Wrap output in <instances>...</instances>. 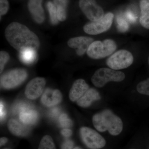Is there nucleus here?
<instances>
[{
  "label": "nucleus",
  "instance_id": "nucleus-1",
  "mask_svg": "<svg viewBox=\"0 0 149 149\" xmlns=\"http://www.w3.org/2000/svg\"><path fill=\"white\" fill-rule=\"evenodd\" d=\"M5 35L9 44L19 52L27 49L37 51L40 45L39 38L25 25L13 22L6 28Z\"/></svg>",
  "mask_w": 149,
  "mask_h": 149
},
{
  "label": "nucleus",
  "instance_id": "nucleus-2",
  "mask_svg": "<svg viewBox=\"0 0 149 149\" xmlns=\"http://www.w3.org/2000/svg\"><path fill=\"white\" fill-rule=\"evenodd\" d=\"M92 121L94 127L99 132L108 131L112 136L119 135L123 129L122 119L110 109H104L94 115Z\"/></svg>",
  "mask_w": 149,
  "mask_h": 149
},
{
  "label": "nucleus",
  "instance_id": "nucleus-3",
  "mask_svg": "<svg viewBox=\"0 0 149 149\" xmlns=\"http://www.w3.org/2000/svg\"><path fill=\"white\" fill-rule=\"evenodd\" d=\"M125 77V73L122 71L102 68L95 72L91 78V81L97 88H102L109 82H122Z\"/></svg>",
  "mask_w": 149,
  "mask_h": 149
},
{
  "label": "nucleus",
  "instance_id": "nucleus-4",
  "mask_svg": "<svg viewBox=\"0 0 149 149\" xmlns=\"http://www.w3.org/2000/svg\"><path fill=\"white\" fill-rule=\"evenodd\" d=\"M117 49V45L113 40L107 39L103 41H94L89 46L87 54L94 59H100L108 56Z\"/></svg>",
  "mask_w": 149,
  "mask_h": 149
},
{
  "label": "nucleus",
  "instance_id": "nucleus-5",
  "mask_svg": "<svg viewBox=\"0 0 149 149\" xmlns=\"http://www.w3.org/2000/svg\"><path fill=\"white\" fill-rule=\"evenodd\" d=\"M27 77L26 70L16 68L8 71L1 76V86L5 89H13L21 85Z\"/></svg>",
  "mask_w": 149,
  "mask_h": 149
},
{
  "label": "nucleus",
  "instance_id": "nucleus-6",
  "mask_svg": "<svg viewBox=\"0 0 149 149\" xmlns=\"http://www.w3.org/2000/svg\"><path fill=\"white\" fill-rule=\"evenodd\" d=\"M134 58L132 54L126 50H120L113 54L107 59V66L115 70H120L129 67L133 64Z\"/></svg>",
  "mask_w": 149,
  "mask_h": 149
},
{
  "label": "nucleus",
  "instance_id": "nucleus-7",
  "mask_svg": "<svg viewBox=\"0 0 149 149\" xmlns=\"http://www.w3.org/2000/svg\"><path fill=\"white\" fill-rule=\"evenodd\" d=\"M80 134L83 143L89 149L102 148L106 144L105 140L100 133L89 127H81Z\"/></svg>",
  "mask_w": 149,
  "mask_h": 149
},
{
  "label": "nucleus",
  "instance_id": "nucleus-8",
  "mask_svg": "<svg viewBox=\"0 0 149 149\" xmlns=\"http://www.w3.org/2000/svg\"><path fill=\"white\" fill-rule=\"evenodd\" d=\"M113 17V14L108 13L100 20L85 24L83 30L85 33L90 35H97L106 32L111 27Z\"/></svg>",
  "mask_w": 149,
  "mask_h": 149
},
{
  "label": "nucleus",
  "instance_id": "nucleus-9",
  "mask_svg": "<svg viewBox=\"0 0 149 149\" xmlns=\"http://www.w3.org/2000/svg\"><path fill=\"white\" fill-rule=\"evenodd\" d=\"M79 5L83 13L91 22H96L104 15L102 8L95 0H79Z\"/></svg>",
  "mask_w": 149,
  "mask_h": 149
},
{
  "label": "nucleus",
  "instance_id": "nucleus-10",
  "mask_svg": "<svg viewBox=\"0 0 149 149\" xmlns=\"http://www.w3.org/2000/svg\"><path fill=\"white\" fill-rule=\"evenodd\" d=\"M46 80L42 77H35L27 84L24 94L29 100H35L40 97L44 92Z\"/></svg>",
  "mask_w": 149,
  "mask_h": 149
},
{
  "label": "nucleus",
  "instance_id": "nucleus-11",
  "mask_svg": "<svg viewBox=\"0 0 149 149\" xmlns=\"http://www.w3.org/2000/svg\"><path fill=\"white\" fill-rule=\"evenodd\" d=\"M91 37L80 36L71 38L68 42V47L76 49L77 55L82 56L87 52L89 46L94 42Z\"/></svg>",
  "mask_w": 149,
  "mask_h": 149
},
{
  "label": "nucleus",
  "instance_id": "nucleus-12",
  "mask_svg": "<svg viewBox=\"0 0 149 149\" xmlns=\"http://www.w3.org/2000/svg\"><path fill=\"white\" fill-rule=\"evenodd\" d=\"M62 100V95L58 90L47 88L44 91L41 101L43 105L47 107H52L60 103Z\"/></svg>",
  "mask_w": 149,
  "mask_h": 149
},
{
  "label": "nucleus",
  "instance_id": "nucleus-13",
  "mask_svg": "<svg viewBox=\"0 0 149 149\" xmlns=\"http://www.w3.org/2000/svg\"><path fill=\"white\" fill-rule=\"evenodd\" d=\"M90 88L89 85L83 79L75 80L69 91L70 100L72 102H77Z\"/></svg>",
  "mask_w": 149,
  "mask_h": 149
},
{
  "label": "nucleus",
  "instance_id": "nucleus-14",
  "mask_svg": "<svg viewBox=\"0 0 149 149\" xmlns=\"http://www.w3.org/2000/svg\"><path fill=\"white\" fill-rule=\"evenodd\" d=\"M42 0H29L28 8L36 22L41 24L45 19V12L42 6Z\"/></svg>",
  "mask_w": 149,
  "mask_h": 149
},
{
  "label": "nucleus",
  "instance_id": "nucleus-15",
  "mask_svg": "<svg viewBox=\"0 0 149 149\" xmlns=\"http://www.w3.org/2000/svg\"><path fill=\"white\" fill-rule=\"evenodd\" d=\"M101 98L98 91L95 88H90L76 102L78 106L88 108L91 106L94 102L100 100Z\"/></svg>",
  "mask_w": 149,
  "mask_h": 149
},
{
  "label": "nucleus",
  "instance_id": "nucleus-16",
  "mask_svg": "<svg viewBox=\"0 0 149 149\" xmlns=\"http://www.w3.org/2000/svg\"><path fill=\"white\" fill-rule=\"evenodd\" d=\"M8 128L15 136H24L28 133V129L15 119H11L8 123Z\"/></svg>",
  "mask_w": 149,
  "mask_h": 149
},
{
  "label": "nucleus",
  "instance_id": "nucleus-17",
  "mask_svg": "<svg viewBox=\"0 0 149 149\" xmlns=\"http://www.w3.org/2000/svg\"><path fill=\"white\" fill-rule=\"evenodd\" d=\"M140 23L144 28L149 29V0H141L140 2Z\"/></svg>",
  "mask_w": 149,
  "mask_h": 149
},
{
  "label": "nucleus",
  "instance_id": "nucleus-18",
  "mask_svg": "<svg viewBox=\"0 0 149 149\" xmlns=\"http://www.w3.org/2000/svg\"><path fill=\"white\" fill-rule=\"evenodd\" d=\"M19 118L22 123L26 125L34 124L38 119V114L31 110L24 109L19 114Z\"/></svg>",
  "mask_w": 149,
  "mask_h": 149
},
{
  "label": "nucleus",
  "instance_id": "nucleus-19",
  "mask_svg": "<svg viewBox=\"0 0 149 149\" xmlns=\"http://www.w3.org/2000/svg\"><path fill=\"white\" fill-rule=\"evenodd\" d=\"M59 21L63 22L66 19V8L68 0H54Z\"/></svg>",
  "mask_w": 149,
  "mask_h": 149
},
{
  "label": "nucleus",
  "instance_id": "nucleus-20",
  "mask_svg": "<svg viewBox=\"0 0 149 149\" xmlns=\"http://www.w3.org/2000/svg\"><path fill=\"white\" fill-rule=\"evenodd\" d=\"M37 51L32 49H27L19 52L20 61L25 64H31L35 61L37 58Z\"/></svg>",
  "mask_w": 149,
  "mask_h": 149
},
{
  "label": "nucleus",
  "instance_id": "nucleus-21",
  "mask_svg": "<svg viewBox=\"0 0 149 149\" xmlns=\"http://www.w3.org/2000/svg\"><path fill=\"white\" fill-rule=\"evenodd\" d=\"M38 149H56L52 138L49 135H46L42 138Z\"/></svg>",
  "mask_w": 149,
  "mask_h": 149
},
{
  "label": "nucleus",
  "instance_id": "nucleus-22",
  "mask_svg": "<svg viewBox=\"0 0 149 149\" xmlns=\"http://www.w3.org/2000/svg\"><path fill=\"white\" fill-rule=\"evenodd\" d=\"M47 7L49 13L50 18L52 24H56L58 23L56 9L54 3L49 1L47 3Z\"/></svg>",
  "mask_w": 149,
  "mask_h": 149
},
{
  "label": "nucleus",
  "instance_id": "nucleus-23",
  "mask_svg": "<svg viewBox=\"0 0 149 149\" xmlns=\"http://www.w3.org/2000/svg\"><path fill=\"white\" fill-rule=\"evenodd\" d=\"M136 90L141 95L149 96V78L138 83L136 86Z\"/></svg>",
  "mask_w": 149,
  "mask_h": 149
},
{
  "label": "nucleus",
  "instance_id": "nucleus-24",
  "mask_svg": "<svg viewBox=\"0 0 149 149\" xmlns=\"http://www.w3.org/2000/svg\"><path fill=\"white\" fill-rule=\"evenodd\" d=\"M117 27L118 30L120 32H126L129 28V25L128 22L121 17H117L116 18Z\"/></svg>",
  "mask_w": 149,
  "mask_h": 149
},
{
  "label": "nucleus",
  "instance_id": "nucleus-25",
  "mask_svg": "<svg viewBox=\"0 0 149 149\" xmlns=\"http://www.w3.org/2000/svg\"><path fill=\"white\" fill-rule=\"evenodd\" d=\"M10 56L8 53L5 51H1L0 52V72L2 73L5 65L9 59Z\"/></svg>",
  "mask_w": 149,
  "mask_h": 149
},
{
  "label": "nucleus",
  "instance_id": "nucleus-26",
  "mask_svg": "<svg viewBox=\"0 0 149 149\" xmlns=\"http://www.w3.org/2000/svg\"><path fill=\"white\" fill-rule=\"evenodd\" d=\"M59 121L62 127L68 128L72 126V120L70 119L68 116L65 113H63L60 116Z\"/></svg>",
  "mask_w": 149,
  "mask_h": 149
},
{
  "label": "nucleus",
  "instance_id": "nucleus-27",
  "mask_svg": "<svg viewBox=\"0 0 149 149\" xmlns=\"http://www.w3.org/2000/svg\"><path fill=\"white\" fill-rule=\"evenodd\" d=\"M9 3L7 0H0V13L1 16L6 14L8 11Z\"/></svg>",
  "mask_w": 149,
  "mask_h": 149
},
{
  "label": "nucleus",
  "instance_id": "nucleus-28",
  "mask_svg": "<svg viewBox=\"0 0 149 149\" xmlns=\"http://www.w3.org/2000/svg\"><path fill=\"white\" fill-rule=\"evenodd\" d=\"M74 146V143L70 140H66L63 143L61 146V149H72Z\"/></svg>",
  "mask_w": 149,
  "mask_h": 149
},
{
  "label": "nucleus",
  "instance_id": "nucleus-29",
  "mask_svg": "<svg viewBox=\"0 0 149 149\" xmlns=\"http://www.w3.org/2000/svg\"><path fill=\"white\" fill-rule=\"evenodd\" d=\"M125 17L127 20L130 23H134L136 22V18L134 15L131 12L128 11L126 12L125 13Z\"/></svg>",
  "mask_w": 149,
  "mask_h": 149
},
{
  "label": "nucleus",
  "instance_id": "nucleus-30",
  "mask_svg": "<svg viewBox=\"0 0 149 149\" xmlns=\"http://www.w3.org/2000/svg\"><path fill=\"white\" fill-rule=\"evenodd\" d=\"M72 131L68 128H64L61 130V133L63 136L65 138H69L72 135Z\"/></svg>",
  "mask_w": 149,
  "mask_h": 149
},
{
  "label": "nucleus",
  "instance_id": "nucleus-31",
  "mask_svg": "<svg viewBox=\"0 0 149 149\" xmlns=\"http://www.w3.org/2000/svg\"><path fill=\"white\" fill-rule=\"evenodd\" d=\"M8 141V140L5 137L1 138V139H0V146H3Z\"/></svg>",
  "mask_w": 149,
  "mask_h": 149
},
{
  "label": "nucleus",
  "instance_id": "nucleus-32",
  "mask_svg": "<svg viewBox=\"0 0 149 149\" xmlns=\"http://www.w3.org/2000/svg\"><path fill=\"white\" fill-rule=\"evenodd\" d=\"M5 115V113L3 109V104L1 103V119H2L4 117Z\"/></svg>",
  "mask_w": 149,
  "mask_h": 149
},
{
  "label": "nucleus",
  "instance_id": "nucleus-33",
  "mask_svg": "<svg viewBox=\"0 0 149 149\" xmlns=\"http://www.w3.org/2000/svg\"><path fill=\"white\" fill-rule=\"evenodd\" d=\"M72 149H82L81 148H79V147H75V148H74Z\"/></svg>",
  "mask_w": 149,
  "mask_h": 149
},
{
  "label": "nucleus",
  "instance_id": "nucleus-34",
  "mask_svg": "<svg viewBox=\"0 0 149 149\" xmlns=\"http://www.w3.org/2000/svg\"><path fill=\"white\" fill-rule=\"evenodd\" d=\"M148 63H149V58H148Z\"/></svg>",
  "mask_w": 149,
  "mask_h": 149
},
{
  "label": "nucleus",
  "instance_id": "nucleus-35",
  "mask_svg": "<svg viewBox=\"0 0 149 149\" xmlns=\"http://www.w3.org/2000/svg\"><path fill=\"white\" fill-rule=\"evenodd\" d=\"M9 149L6 148V149Z\"/></svg>",
  "mask_w": 149,
  "mask_h": 149
},
{
  "label": "nucleus",
  "instance_id": "nucleus-36",
  "mask_svg": "<svg viewBox=\"0 0 149 149\" xmlns=\"http://www.w3.org/2000/svg\"></svg>",
  "mask_w": 149,
  "mask_h": 149
},
{
  "label": "nucleus",
  "instance_id": "nucleus-37",
  "mask_svg": "<svg viewBox=\"0 0 149 149\" xmlns=\"http://www.w3.org/2000/svg\"></svg>",
  "mask_w": 149,
  "mask_h": 149
}]
</instances>
